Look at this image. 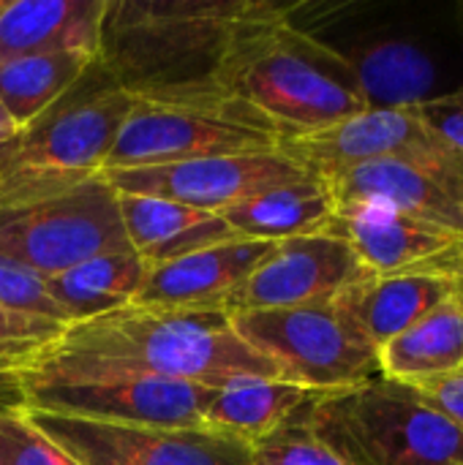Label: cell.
<instances>
[{"label":"cell","mask_w":463,"mask_h":465,"mask_svg":"<svg viewBox=\"0 0 463 465\" xmlns=\"http://www.w3.org/2000/svg\"><path fill=\"white\" fill-rule=\"evenodd\" d=\"M147 264L134 253H104L44 278L49 300L63 311L68 324L131 305L145 281Z\"/></svg>","instance_id":"603a6c76"},{"label":"cell","mask_w":463,"mask_h":465,"mask_svg":"<svg viewBox=\"0 0 463 465\" xmlns=\"http://www.w3.org/2000/svg\"><path fill=\"white\" fill-rule=\"evenodd\" d=\"M368 275L371 272L360 264L355 251L336 234L325 232L281 240L235 289L224 313L232 316L333 302L341 292Z\"/></svg>","instance_id":"4fadbf2b"},{"label":"cell","mask_w":463,"mask_h":465,"mask_svg":"<svg viewBox=\"0 0 463 465\" xmlns=\"http://www.w3.org/2000/svg\"><path fill=\"white\" fill-rule=\"evenodd\" d=\"M16 144H19V136H16L14 142H8V144H0V172L11 163V158H14V153H16Z\"/></svg>","instance_id":"1f68e13d"},{"label":"cell","mask_w":463,"mask_h":465,"mask_svg":"<svg viewBox=\"0 0 463 465\" xmlns=\"http://www.w3.org/2000/svg\"><path fill=\"white\" fill-rule=\"evenodd\" d=\"M0 308L68 324L63 311L49 300V294L44 289V278H38L35 272H30L19 264H11L5 259H0Z\"/></svg>","instance_id":"83f0119b"},{"label":"cell","mask_w":463,"mask_h":465,"mask_svg":"<svg viewBox=\"0 0 463 465\" xmlns=\"http://www.w3.org/2000/svg\"><path fill=\"white\" fill-rule=\"evenodd\" d=\"M101 174L117 193L156 196L216 215L254 193L308 177V172L281 150L210 155L166 166L115 169Z\"/></svg>","instance_id":"7c38bea8"},{"label":"cell","mask_w":463,"mask_h":465,"mask_svg":"<svg viewBox=\"0 0 463 465\" xmlns=\"http://www.w3.org/2000/svg\"><path fill=\"white\" fill-rule=\"evenodd\" d=\"M218 215L235 237L281 242L292 237L325 234L336 215V199L322 177L308 174L303 180L254 193Z\"/></svg>","instance_id":"ffe728a7"},{"label":"cell","mask_w":463,"mask_h":465,"mask_svg":"<svg viewBox=\"0 0 463 465\" xmlns=\"http://www.w3.org/2000/svg\"><path fill=\"white\" fill-rule=\"evenodd\" d=\"M461 300H463V297H461Z\"/></svg>","instance_id":"e575fe53"},{"label":"cell","mask_w":463,"mask_h":465,"mask_svg":"<svg viewBox=\"0 0 463 465\" xmlns=\"http://www.w3.org/2000/svg\"><path fill=\"white\" fill-rule=\"evenodd\" d=\"M96 63L98 57L82 52L5 60L0 63V104L19 125V131H25L46 109H52Z\"/></svg>","instance_id":"cb8c5ba5"},{"label":"cell","mask_w":463,"mask_h":465,"mask_svg":"<svg viewBox=\"0 0 463 465\" xmlns=\"http://www.w3.org/2000/svg\"><path fill=\"white\" fill-rule=\"evenodd\" d=\"M317 398V392L281 379H235L210 390L202 428L257 444L297 420Z\"/></svg>","instance_id":"44dd1931"},{"label":"cell","mask_w":463,"mask_h":465,"mask_svg":"<svg viewBox=\"0 0 463 465\" xmlns=\"http://www.w3.org/2000/svg\"><path fill=\"white\" fill-rule=\"evenodd\" d=\"M415 109H366L336 125L289 136L278 150L308 174L330 180L355 166L437 144Z\"/></svg>","instance_id":"5bb4252c"},{"label":"cell","mask_w":463,"mask_h":465,"mask_svg":"<svg viewBox=\"0 0 463 465\" xmlns=\"http://www.w3.org/2000/svg\"><path fill=\"white\" fill-rule=\"evenodd\" d=\"M306 411L262 441L251 444L254 465H347L325 441H319L308 425Z\"/></svg>","instance_id":"4316f807"},{"label":"cell","mask_w":463,"mask_h":465,"mask_svg":"<svg viewBox=\"0 0 463 465\" xmlns=\"http://www.w3.org/2000/svg\"><path fill=\"white\" fill-rule=\"evenodd\" d=\"M109 0H0V63L35 54H101Z\"/></svg>","instance_id":"e0dca14e"},{"label":"cell","mask_w":463,"mask_h":465,"mask_svg":"<svg viewBox=\"0 0 463 465\" xmlns=\"http://www.w3.org/2000/svg\"><path fill=\"white\" fill-rule=\"evenodd\" d=\"M379 373L415 387L463 373V300H448L379 349Z\"/></svg>","instance_id":"7402d4cb"},{"label":"cell","mask_w":463,"mask_h":465,"mask_svg":"<svg viewBox=\"0 0 463 465\" xmlns=\"http://www.w3.org/2000/svg\"><path fill=\"white\" fill-rule=\"evenodd\" d=\"M46 357L106 362L210 390L235 379H281V371L235 332L224 311H177L131 302L68 324Z\"/></svg>","instance_id":"7a4b0ae2"},{"label":"cell","mask_w":463,"mask_h":465,"mask_svg":"<svg viewBox=\"0 0 463 465\" xmlns=\"http://www.w3.org/2000/svg\"><path fill=\"white\" fill-rule=\"evenodd\" d=\"M126 251L117 191L101 172L68 177L11 163L0 172V259L49 278Z\"/></svg>","instance_id":"277c9868"},{"label":"cell","mask_w":463,"mask_h":465,"mask_svg":"<svg viewBox=\"0 0 463 465\" xmlns=\"http://www.w3.org/2000/svg\"><path fill=\"white\" fill-rule=\"evenodd\" d=\"M308 430L347 465H463V430L418 390L371 379L319 395Z\"/></svg>","instance_id":"5b68a950"},{"label":"cell","mask_w":463,"mask_h":465,"mask_svg":"<svg viewBox=\"0 0 463 465\" xmlns=\"http://www.w3.org/2000/svg\"><path fill=\"white\" fill-rule=\"evenodd\" d=\"M463 297V281L445 272L368 275L341 292L333 302L352 330L377 351L418 324L423 316Z\"/></svg>","instance_id":"2e32d148"},{"label":"cell","mask_w":463,"mask_h":465,"mask_svg":"<svg viewBox=\"0 0 463 465\" xmlns=\"http://www.w3.org/2000/svg\"><path fill=\"white\" fill-rule=\"evenodd\" d=\"M0 465H79L46 439L19 403H0Z\"/></svg>","instance_id":"484cf974"},{"label":"cell","mask_w":463,"mask_h":465,"mask_svg":"<svg viewBox=\"0 0 463 465\" xmlns=\"http://www.w3.org/2000/svg\"><path fill=\"white\" fill-rule=\"evenodd\" d=\"M120 221L131 251L147 264H166L202 248L235 240L226 221L216 213L194 210L177 202L117 193Z\"/></svg>","instance_id":"d6986e66"},{"label":"cell","mask_w":463,"mask_h":465,"mask_svg":"<svg viewBox=\"0 0 463 465\" xmlns=\"http://www.w3.org/2000/svg\"><path fill=\"white\" fill-rule=\"evenodd\" d=\"M134 104L136 95L120 87L98 63L93 90H85L79 79L52 109L19 134L11 166L68 177L98 174Z\"/></svg>","instance_id":"9c48e42d"},{"label":"cell","mask_w":463,"mask_h":465,"mask_svg":"<svg viewBox=\"0 0 463 465\" xmlns=\"http://www.w3.org/2000/svg\"><path fill=\"white\" fill-rule=\"evenodd\" d=\"M341 57L352 68L366 109H418L442 95L439 60L418 38L377 35Z\"/></svg>","instance_id":"ac0fdd59"},{"label":"cell","mask_w":463,"mask_h":465,"mask_svg":"<svg viewBox=\"0 0 463 465\" xmlns=\"http://www.w3.org/2000/svg\"><path fill=\"white\" fill-rule=\"evenodd\" d=\"M412 390H418L431 406H437L450 422H456L463 430V373L420 381Z\"/></svg>","instance_id":"f546056e"},{"label":"cell","mask_w":463,"mask_h":465,"mask_svg":"<svg viewBox=\"0 0 463 465\" xmlns=\"http://www.w3.org/2000/svg\"><path fill=\"white\" fill-rule=\"evenodd\" d=\"M3 376H16V373H14L11 368H5V365L0 362V379H3Z\"/></svg>","instance_id":"d6a6232c"},{"label":"cell","mask_w":463,"mask_h":465,"mask_svg":"<svg viewBox=\"0 0 463 465\" xmlns=\"http://www.w3.org/2000/svg\"><path fill=\"white\" fill-rule=\"evenodd\" d=\"M25 414L79 465H254L251 444L207 428L112 425L27 409Z\"/></svg>","instance_id":"30bf717a"},{"label":"cell","mask_w":463,"mask_h":465,"mask_svg":"<svg viewBox=\"0 0 463 465\" xmlns=\"http://www.w3.org/2000/svg\"><path fill=\"white\" fill-rule=\"evenodd\" d=\"M276 242L226 240L183 259L153 264L145 272L134 305L177 311H224L235 289L265 262Z\"/></svg>","instance_id":"9a60e30c"},{"label":"cell","mask_w":463,"mask_h":465,"mask_svg":"<svg viewBox=\"0 0 463 465\" xmlns=\"http://www.w3.org/2000/svg\"><path fill=\"white\" fill-rule=\"evenodd\" d=\"M235 332L267 357L281 379L317 395L379 379V351L341 316L336 302L229 316Z\"/></svg>","instance_id":"ba28073f"},{"label":"cell","mask_w":463,"mask_h":465,"mask_svg":"<svg viewBox=\"0 0 463 465\" xmlns=\"http://www.w3.org/2000/svg\"><path fill=\"white\" fill-rule=\"evenodd\" d=\"M216 90L262 112L281 139L366 112L341 52L300 30L289 19V8L262 0L235 30Z\"/></svg>","instance_id":"6da1fadb"},{"label":"cell","mask_w":463,"mask_h":465,"mask_svg":"<svg viewBox=\"0 0 463 465\" xmlns=\"http://www.w3.org/2000/svg\"><path fill=\"white\" fill-rule=\"evenodd\" d=\"M461 27H463V22H461Z\"/></svg>","instance_id":"836d02e7"},{"label":"cell","mask_w":463,"mask_h":465,"mask_svg":"<svg viewBox=\"0 0 463 465\" xmlns=\"http://www.w3.org/2000/svg\"><path fill=\"white\" fill-rule=\"evenodd\" d=\"M14 381L27 411L142 428H202L210 398L202 384L68 357H44Z\"/></svg>","instance_id":"8992f818"},{"label":"cell","mask_w":463,"mask_h":465,"mask_svg":"<svg viewBox=\"0 0 463 465\" xmlns=\"http://www.w3.org/2000/svg\"><path fill=\"white\" fill-rule=\"evenodd\" d=\"M257 3L109 0L98 63L134 95L216 90V76L232 35Z\"/></svg>","instance_id":"3957f363"},{"label":"cell","mask_w":463,"mask_h":465,"mask_svg":"<svg viewBox=\"0 0 463 465\" xmlns=\"http://www.w3.org/2000/svg\"><path fill=\"white\" fill-rule=\"evenodd\" d=\"M415 114L434 139L463 155V87L442 93L439 98L418 106Z\"/></svg>","instance_id":"f1b7e54d"},{"label":"cell","mask_w":463,"mask_h":465,"mask_svg":"<svg viewBox=\"0 0 463 465\" xmlns=\"http://www.w3.org/2000/svg\"><path fill=\"white\" fill-rule=\"evenodd\" d=\"M22 131H19V125L11 120V114L3 109V104H0V144H8V142H14L16 136H19Z\"/></svg>","instance_id":"4dcf8cb0"},{"label":"cell","mask_w":463,"mask_h":465,"mask_svg":"<svg viewBox=\"0 0 463 465\" xmlns=\"http://www.w3.org/2000/svg\"><path fill=\"white\" fill-rule=\"evenodd\" d=\"M278 142L262 112L221 90L136 95L101 172L278 150Z\"/></svg>","instance_id":"52a82bcc"},{"label":"cell","mask_w":463,"mask_h":465,"mask_svg":"<svg viewBox=\"0 0 463 465\" xmlns=\"http://www.w3.org/2000/svg\"><path fill=\"white\" fill-rule=\"evenodd\" d=\"M336 204L379 202L463 237V155L442 142L325 180Z\"/></svg>","instance_id":"8fae6325"},{"label":"cell","mask_w":463,"mask_h":465,"mask_svg":"<svg viewBox=\"0 0 463 465\" xmlns=\"http://www.w3.org/2000/svg\"><path fill=\"white\" fill-rule=\"evenodd\" d=\"M68 324L25 316L0 308V362L16 376L30 371L41 357H46L63 338Z\"/></svg>","instance_id":"d4e9b609"}]
</instances>
